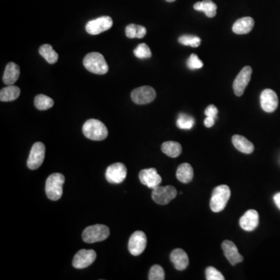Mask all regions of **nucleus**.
I'll use <instances>...</instances> for the list:
<instances>
[{
    "label": "nucleus",
    "mask_w": 280,
    "mask_h": 280,
    "mask_svg": "<svg viewBox=\"0 0 280 280\" xmlns=\"http://www.w3.org/2000/svg\"><path fill=\"white\" fill-rule=\"evenodd\" d=\"M83 133L87 138L93 141L105 140L108 135L105 125L96 119L87 121L83 126Z\"/></svg>",
    "instance_id": "f257e3e1"
},
{
    "label": "nucleus",
    "mask_w": 280,
    "mask_h": 280,
    "mask_svg": "<svg viewBox=\"0 0 280 280\" xmlns=\"http://www.w3.org/2000/svg\"><path fill=\"white\" fill-rule=\"evenodd\" d=\"M65 183V177L60 173H54L46 180V192L47 198L52 201H58L62 198V186Z\"/></svg>",
    "instance_id": "f03ea898"
},
{
    "label": "nucleus",
    "mask_w": 280,
    "mask_h": 280,
    "mask_svg": "<svg viewBox=\"0 0 280 280\" xmlns=\"http://www.w3.org/2000/svg\"><path fill=\"white\" fill-rule=\"evenodd\" d=\"M84 66L88 71L94 74L104 75L108 72L105 58L99 52H91L86 55Z\"/></svg>",
    "instance_id": "7ed1b4c3"
},
{
    "label": "nucleus",
    "mask_w": 280,
    "mask_h": 280,
    "mask_svg": "<svg viewBox=\"0 0 280 280\" xmlns=\"http://www.w3.org/2000/svg\"><path fill=\"white\" fill-rule=\"evenodd\" d=\"M231 197V189L226 185L217 186L213 190L210 199V208L214 213H220L225 209Z\"/></svg>",
    "instance_id": "20e7f679"
},
{
    "label": "nucleus",
    "mask_w": 280,
    "mask_h": 280,
    "mask_svg": "<svg viewBox=\"0 0 280 280\" xmlns=\"http://www.w3.org/2000/svg\"><path fill=\"white\" fill-rule=\"evenodd\" d=\"M110 230L107 226L102 224L89 226L83 232V240L88 244L103 241L109 236Z\"/></svg>",
    "instance_id": "39448f33"
},
{
    "label": "nucleus",
    "mask_w": 280,
    "mask_h": 280,
    "mask_svg": "<svg viewBox=\"0 0 280 280\" xmlns=\"http://www.w3.org/2000/svg\"><path fill=\"white\" fill-rule=\"evenodd\" d=\"M178 195L176 188L173 186H157L152 191L153 200L159 205H167Z\"/></svg>",
    "instance_id": "423d86ee"
},
{
    "label": "nucleus",
    "mask_w": 280,
    "mask_h": 280,
    "mask_svg": "<svg viewBox=\"0 0 280 280\" xmlns=\"http://www.w3.org/2000/svg\"><path fill=\"white\" fill-rule=\"evenodd\" d=\"M46 157V146L44 143L37 142L34 144L28 157V168L31 170H36L40 168L44 162Z\"/></svg>",
    "instance_id": "0eeeda50"
},
{
    "label": "nucleus",
    "mask_w": 280,
    "mask_h": 280,
    "mask_svg": "<svg viewBox=\"0 0 280 280\" xmlns=\"http://www.w3.org/2000/svg\"><path fill=\"white\" fill-rule=\"evenodd\" d=\"M146 244H147V238L144 232L136 231L129 238V244H128L129 252L134 256H138L146 249Z\"/></svg>",
    "instance_id": "6e6552de"
},
{
    "label": "nucleus",
    "mask_w": 280,
    "mask_h": 280,
    "mask_svg": "<svg viewBox=\"0 0 280 280\" xmlns=\"http://www.w3.org/2000/svg\"><path fill=\"white\" fill-rule=\"evenodd\" d=\"M156 91L151 87L144 86L132 91L131 97L137 104H146L151 103L156 98Z\"/></svg>",
    "instance_id": "1a4fd4ad"
},
{
    "label": "nucleus",
    "mask_w": 280,
    "mask_h": 280,
    "mask_svg": "<svg viewBox=\"0 0 280 280\" xmlns=\"http://www.w3.org/2000/svg\"><path fill=\"white\" fill-rule=\"evenodd\" d=\"M127 176V168L122 163L111 164L106 170L105 177L111 184H121Z\"/></svg>",
    "instance_id": "9d476101"
},
{
    "label": "nucleus",
    "mask_w": 280,
    "mask_h": 280,
    "mask_svg": "<svg viewBox=\"0 0 280 280\" xmlns=\"http://www.w3.org/2000/svg\"><path fill=\"white\" fill-rule=\"evenodd\" d=\"M111 17L104 16L91 20L86 25V31L90 35H96L109 30L112 27Z\"/></svg>",
    "instance_id": "9b49d317"
},
{
    "label": "nucleus",
    "mask_w": 280,
    "mask_h": 280,
    "mask_svg": "<svg viewBox=\"0 0 280 280\" xmlns=\"http://www.w3.org/2000/svg\"><path fill=\"white\" fill-rule=\"evenodd\" d=\"M251 74H252V69L251 66H245L236 76L233 84V91L236 96H240L243 95L251 80Z\"/></svg>",
    "instance_id": "f8f14e48"
},
{
    "label": "nucleus",
    "mask_w": 280,
    "mask_h": 280,
    "mask_svg": "<svg viewBox=\"0 0 280 280\" xmlns=\"http://www.w3.org/2000/svg\"><path fill=\"white\" fill-rule=\"evenodd\" d=\"M96 258V254L93 250H80L73 258V267L78 269H85L92 265Z\"/></svg>",
    "instance_id": "ddd939ff"
},
{
    "label": "nucleus",
    "mask_w": 280,
    "mask_h": 280,
    "mask_svg": "<svg viewBox=\"0 0 280 280\" xmlns=\"http://www.w3.org/2000/svg\"><path fill=\"white\" fill-rule=\"evenodd\" d=\"M260 103L264 111L267 113L273 112L278 107V96L273 90H264L261 93Z\"/></svg>",
    "instance_id": "4468645a"
},
{
    "label": "nucleus",
    "mask_w": 280,
    "mask_h": 280,
    "mask_svg": "<svg viewBox=\"0 0 280 280\" xmlns=\"http://www.w3.org/2000/svg\"><path fill=\"white\" fill-rule=\"evenodd\" d=\"M139 178L142 185L147 186L151 189L160 186L162 182L161 177L157 173V171L155 168L142 170L140 172Z\"/></svg>",
    "instance_id": "2eb2a0df"
},
{
    "label": "nucleus",
    "mask_w": 280,
    "mask_h": 280,
    "mask_svg": "<svg viewBox=\"0 0 280 280\" xmlns=\"http://www.w3.org/2000/svg\"><path fill=\"white\" fill-rule=\"evenodd\" d=\"M239 224L244 231L248 232L255 231L259 224V215L258 212L255 209L247 210L240 219Z\"/></svg>",
    "instance_id": "dca6fc26"
},
{
    "label": "nucleus",
    "mask_w": 280,
    "mask_h": 280,
    "mask_svg": "<svg viewBox=\"0 0 280 280\" xmlns=\"http://www.w3.org/2000/svg\"><path fill=\"white\" fill-rule=\"evenodd\" d=\"M222 249L226 258L232 266H235L236 264L244 261V257L239 254L237 247L231 240H224L222 243Z\"/></svg>",
    "instance_id": "f3484780"
},
{
    "label": "nucleus",
    "mask_w": 280,
    "mask_h": 280,
    "mask_svg": "<svg viewBox=\"0 0 280 280\" xmlns=\"http://www.w3.org/2000/svg\"><path fill=\"white\" fill-rule=\"evenodd\" d=\"M170 258L175 269L179 271L185 270L188 266L189 260L187 253L181 248H177L171 253Z\"/></svg>",
    "instance_id": "a211bd4d"
},
{
    "label": "nucleus",
    "mask_w": 280,
    "mask_h": 280,
    "mask_svg": "<svg viewBox=\"0 0 280 280\" xmlns=\"http://www.w3.org/2000/svg\"><path fill=\"white\" fill-rule=\"evenodd\" d=\"M20 67L14 62H9L6 65L2 80L6 85H13L20 77Z\"/></svg>",
    "instance_id": "6ab92c4d"
},
{
    "label": "nucleus",
    "mask_w": 280,
    "mask_h": 280,
    "mask_svg": "<svg viewBox=\"0 0 280 280\" xmlns=\"http://www.w3.org/2000/svg\"><path fill=\"white\" fill-rule=\"evenodd\" d=\"M255 20L251 17H243L236 20L233 25V31L236 35H246L252 31Z\"/></svg>",
    "instance_id": "aec40b11"
},
{
    "label": "nucleus",
    "mask_w": 280,
    "mask_h": 280,
    "mask_svg": "<svg viewBox=\"0 0 280 280\" xmlns=\"http://www.w3.org/2000/svg\"><path fill=\"white\" fill-rule=\"evenodd\" d=\"M232 142L234 147L241 153L250 154L255 150V146L252 142L240 135H234L232 137Z\"/></svg>",
    "instance_id": "412c9836"
},
{
    "label": "nucleus",
    "mask_w": 280,
    "mask_h": 280,
    "mask_svg": "<svg viewBox=\"0 0 280 280\" xmlns=\"http://www.w3.org/2000/svg\"><path fill=\"white\" fill-rule=\"evenodd\" d=\"M176 176L178 180L182 183H184V184L189 183L192 180L193 176H194L192 167L187 163L180 164L177 169Z\"/></svg>",
    "instance_id": "4be33fe9"
},
{
    "label": "nucleus",
    "mask_w": 280,
    "mask_h": 280,
    "mask_svg": "<svg viewBox=\"0 0 280 280\" xmlns=\"http://www.w3.org/2000/svg\"><path fill=\"white\" fill-rule=\"evenodd\" d=\"M194 9L197 11L204 12L209 18H213L217 15V6L211 0L197 2L194 5Z\"/></svg>",
    "instance_id": "5701e85b"
},
{
    "label": "nucleus",
    "mask_w": 280,
    "mask_h": 280,
    "mask_svg": "<svg viewBox=\"0 0 280 280\" xmlns=\"http://www.w3.org/2000/svg\"><path fill=\"white\" fill-rule=\"evenodd\" d=\"M20 89L17 86L9 85L0 91V100L2 102L13 101L18 98Z\"/></svg>",
    "instance_id": "b1692460"
},
{
    "label": "nucleus",
    "mask_w": 280,
    "mask_h": 280,
    "mask_svg": "<svg viewBox=\"0 0 280 280\" xmlns=\"http://www.w3.org/2000/svg\"><path fill=\"white\" fill-rule=\"evenodd\" d=\"M161 150L168 157L176 158L179 157L182 151L181 144L175 141H168L164 142L161 146Z\"/></svg>",
    "instance_id": "393cba45"
},
{
    "label": "nucleus",
    "mask_w": 280,
    "mask_h": 280,
    "mask_svg": "<svg viewBox=\"0 0 280 280\" xmlns=\"http://www.w3.org/2000/svg\"><path fill=\"white\" fill-rule=\"evenodd\" d=\"M39 54L49 64H55L58 59V55L56 51L53 49L51 45L46 44L41 46Z\"/></svg>",
    "instance_id": "a878e982"
},
{
    "label": "nucleus",
    "mask_w": 280,
    "mask_h": 280,
    "mask_svg": "<svg viewBox=\"0 0 280 280\" xmlns=\"http://www.w3.org/2000/svg\"><path fill=\"white\" fill-rule=\"evenodd\" d=\"M35 105L37 109L40 110V111H46L53 107L54 100L46 95H37L35 98Z\"/></svg>",
    "instance_id": "bb28decb"
},
{
    "label": "nucleus",
    "mask_w": 280,
    "mask_h": 280,
    "mask_svg": "<svg viewBox=\"0 0 280 280\" xmlns=\"http://www.w3.org/2000/svg\"><path fill=\"white\" fill-rule=\"evenodd\" d=\"M195 125L194 118L186 114H181L177 120V126L181 129H191Z\"/></svg>",
    "instance_id": "cd10ccee"
},
{
    "label": "nucleus",
    "mask_w": 280,
    "mask_h": 280,
    "mask_svg": "<svg viewBox=\"0 0 280 280\" xmlns=\"http://www.w3.org/2000/svg\"><path fill=\"white\" fill-rule=\"evenodd\" d=\"M179 42L180 44L183 45V46H191L192 47H198L201 44L200 38L192 36V35L181 36L179 39Z\"/></svg>",
    "instance_id": "c85d7f7f"
},
{
    "label": "nucleus",
    "mask_w": 280,
    "mask_h": 280,
    "mask_svg": "<svg viewBox=\"0 0 280 280\" xmlns=\"http://www.w3.org/2000/svg\"><path fill=\"white\" fill-rule=\"evenodd\" d=\"M134 55L138 58H149L152 56L151 50L149 48V46L145 43L139 45L136 48H135Z\"/></svg>",
    "instance_id": "c756f323"
},
{
    "label": "nucleus",
    "mask_w": 280,
    "mask_h": 280,
    "mask_svg": "<svg viewBox=\"0 0 280 280\" xmlns=\"http://www.w3.org/2000/svg\"><path fill=\"white\" fill-rule=\"evenodd\" d=\"M148 279L149 280H164L165 279V273L164 269L159 265H154L149 270Z\"/></svg>",
    "instance_id": "7c9ffc66"
},
{
    "label": "nucleus",
    "mask_w": 280,
    "mask_h": 280,
    "mask_svg": "<svg viewBox=\"0 0 280 280\" xmlns=\"http://www.w3.org/2000/svg\"><path fill=\"white\" fill-rule=\"evenodd\" d=\"M206 277L207 280H224L222 273L218 271L216 268L209 266L206 269Z\"/></svg>",
    "instance_id": "2f4dec72"
},
{
    "label": "nucleus",
    "mask_w": 280,
    "mask_h": 280,
    "mask_svg": "<svg viewBox=\"0 0 280 280\" xmlns=\"http://www.w3.org/2000/svg\"><path fill=\"white\" fill-rule=\"evenodd\" d=\"M187 68L191 70L201 69L203 66V62L198 58V55L192 54L187 61Z\"/></svg>",
    "instance_id": "473e14b6"
},
{
    "label": "nucleus",
    "mask_w": 280,
    "mask_h": 280,
    "mask_svg": "<svg viewBox=\"0 0 280 280\" xmlns=\"http://www.w3.org/2000/svg\"><path fill=\"white\" fill-rule=\"evenodd\" d=\"M126 35L129 39H137V25L129 24L126 28Z\"/></svg>",
    "instance_id": "72a5a7b5"
},
{
    "label": "nucleus",
    "mask_w": 280,
    "mask_h": 280,
    "mask_svg": "<svg viewBox=\"0 0 280 280\" xmlns=\"http://www.w3.org/2000/svg\"><path fill=\"white\" fill-rule=\"evenodd\" d=\"M217 114H218V109L216 106L213 105V104L208 106L206 109L205 110V115H206V117H212V118L216 119Z\"/></svg>",
    "instance_id": "f704fd0d"
},
{
    "label": "nucleus",
    "mask_w": 280,
    "mask_h": 280,
    "mask_svg": "<svg viewBox=\"0 0 280 280\" xmlns=\"http://www.w3.org/2000/svg\"><path fill=\"white\" fill-rule=\"evenodd\" d=\"M146 35V28H144L143 26L137 25V39H142Z\"/></svg>",
    "instance_id": "c9c22d12"
},
{
    "label": "nucleus",
    "mask_w": 280,
    "mask_h": 280,
    "mask_svg": "<svg viewBox=\"0 0 280 280\" xmlns=\"http://www.w3.org/2000/svg\"><path fill=\"white\" fill-rule=\"evenodd\" d=\"M215 124V118L212 117H206V119L204 121V125L207 128H211Z\"/></svg>",
    "instance_id": "e433bc0d"
},
{
    "label": "nucleus",
    "mask_w": 280,
    "mask_h": 280,
    "mask_svg": "<svg viewBox=\"0 0 280 280\" xmlns=\"http://www.w3.org/2000/svg\"><path fill=\"white\" fill-rule=\"evenodd\" d=\"M273 199H274L275 203L277 205V207L280 209V192L276 194L273 197Z\"/></svg>",
    "instance_id": "4c0bfd02"
},
{
    "label": "nucleus",
    "mask_w": 280,
    "mask_h": 280,
    "mask_svg": "<svg viewBox=\"0 0 280 280\" xmlns=\"http://www.w3.org/2000/svg\"><path fill=\"white\" fill-rule=\"evenodd\" d=\"M166 1L168 2H175V1H176V0H166Z\"/></svg>",
    "instance_id": "58836bf2"
}]
</instances>
